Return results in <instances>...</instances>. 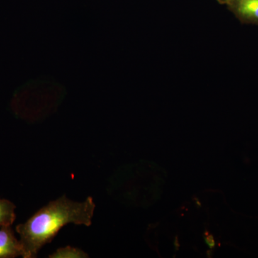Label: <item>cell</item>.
<instances>
[{
    "label": "cell",
    "mask_w": 258,
    "mask_h": 258,
    "mask_svg": "<svg viewBox=\"0 0 258 258\" xmlns=\"http://www.w3.org/2000/svg\"><path fill=\"white\" fill-rule=\"evenodd\" d=\"M96 205L92 198L82 203L61 197L38 210L25 223L16 227L23 245L24 258L36 257L40 249L53 240L69 223L90 226Z\"/></svg>",
    "instance_id": "6da1fadb"
},
{
    "label": "cell",
    "mask_w": 258,
    "mask_h": 258,
    "mask_svg": "<svg viewBox=\"0 0 258 258\" xmlns=\"http://www.w3.org/2000/svg\"><path fill=\"white\" fill-rule=\"evenodd\" d=\"M227 5L241 23L258 25V0H232Z\"/></svg>",
    "instance_id": "7a4b0ae2"
},
{
    "label": "cell",
    "mask_w": 258,
    "mask_h": 258,
    "mask_svg": "<svg viewBox=\"0 0 258 258\" xmlns=\"http://www.w3.org/2000/svg\"><path fill=\"white\" fill-rule=\"evenodd\" d=\"M23 245L15 237L12 226L0 227V258L23 257Z\"/></svg>",
    "instance_id": "3957f363"
},
{
    "label": "cell",
    "mask_w": 258,
    "mask_h": 258,
    "mask_svg": "<svg viewBox=\"0 0 258 258\" xmlns=\"http://www.w3.org/2000/svg\"><path fill=\"white\" fill-rule=\"evenodd\" d=\"M15 209L16 206L12 202L0 199V227L13 225L16 218Z\"/></svg>",
    "instance_id": "277c9868"
},
{
    "label": "cell",
    "mask_w": 258,
    "mask_h": 258,
    "mask_svg": "<svg viewBox=\"0 0 258 258\" xmlns=\"http://www.w3.org/2000/svg\"><path fill=\"white\" fill-rule=\"evenodd\" d=\"M49 257L52 258H85L88 257L86 252L81 249L67 246L57 249L53 254H50Z\"/></svg>",
    "instance_id": "5b68a950"
},
{
    "label": "cell",
    "mask_w": 258,
    "mask_h": 258,
    "mask_svg": "<svg viewBox=\"0 0 258 258\" xmlns=\"http://www.w3.org/2000/svg\"><path fill=\"white\" fill-rule=\"evenodd\" d=\"M205 240L206 244H208L209 248L213 249L214 247L216 245V243H215V241L214 240L213 236L212 235H208L205 236Z\"/></svg>",
    "instance_id": "8992f818"
},
{
    "label": "cell",
    "mask_w": 258,
    "mask_h": 258,
    "mask_svg": "<svg viewBox=\"0 0 258 258\" xmlns=\"http://www.w3.org/2000/svg\"><path fill=\"white\" fill-rule=\"evenodd\" d=\"M217 1L220 3V4L227 5L229 3H230L232 0H217Z\"/></svg>",
    "instance_id": "52a82bcc"
},
{
    "label": "cell",
    "mask_w": 258,
    "mask_h": 258,
    "mask_svg": "<svg viewBox=\"0 0 258 258\" xmlns=\"http://www.w3.org/2000/svg\"><path fill=\"white\" fill-rule=\"evenodd\" d=\"M174 245L176 246V250H177V249H179V241H178L177 237H176L175 242H174Z\"/></svg>",
    "instance_id": "ba28073f"
}]
</instances>
